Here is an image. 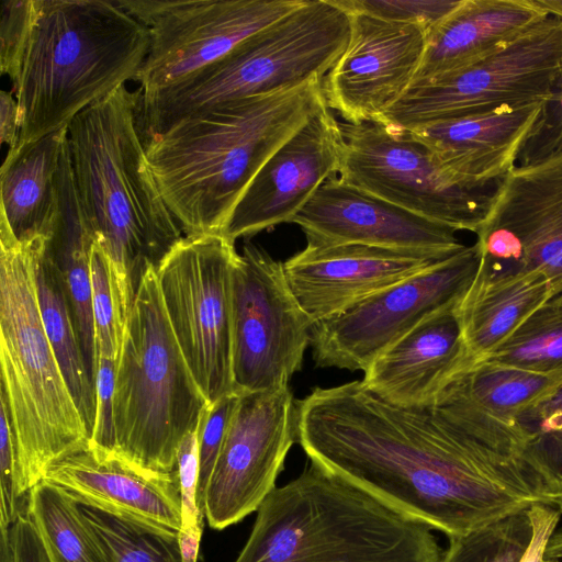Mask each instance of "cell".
I'll return each instance as SVG.
<instances>
[{
    "label": "cell",
    "mask_w": 562,
    "mask_h": 562,
    "mask_svg": "<svg viewBox=\"0 0 562 562\" xmlns=\"http://www.w3.org/2000/svg\"><path fill=\"white\" fill-rule=\"evenodd\" d=\"M297 406L308 460L449 538L550 505L517 423L452 380L432 407L391 404L360 380L315 387Z\"/></svg>",
    "instance_id": "6da1fadb"
},
{
    "label": "cell",
    "mask_w": 562,
    "mask_h": 562,
    "mask_svg": "<svg viewBox=\"0 0 562 562\" xmlns=\"http://www.w3.org/2000/svg\"><path fill=\"white\" fill-rule=\"evenodd\" d=\"M232 294L235 392L289 385L302 369L313 323L288 284L283 262L246 243L233 268Z\"/></svg>",
    "instance_id": "4fadbf2b"
},
{
    "label": "cell",
    "mask_w": 562,
    "mask_h": 562,
    "mask_svg": "<svg viewBox=\"0 0 562 562\" xmlns=\"http://www.w3.org/2000/svg\"><path fill=\"white\" fill-rule=\"evenodd\" d=\"M16 445L5 400L0 394V522L11 526L26 508L18 487ZM27 497V496H26Z\"/></svg>",
    "instance_id": "74e56055"
},
{
    "label": "cell",
    "mask_w": 562,
    "mask_h": 562,
    "mask_svg": "<svg viewBox=\"0 0 562 562\" xmlns=\"http://www.w3.org/2000/svg\"><path fill=\"white\" fill-rule=\"evenodd\" d=\"M561 83L562 20L550 15L472 64L411 85L378 122L414 132L505 104H551Z\"/></svg>",
    "instance_id": "9c48e42d"
},
{
    "label": "cell",
    "mask_w": 562,
    "mask_h": 562,
    "mask_svg": "<svg viewBox=\"0 0 562 562\" xmlns=\"http://www.w3.org/2000/svg\"><path fill=\"white\" fill-rule=\"evenodd\" d=\"M549 16L537 0H462L428 34L412 85L472 64Z\"/></svg>",
    "instance_id": "cb8c5ba5"
},
{
    "label": "cell",
    "mask_w": 562,
    "mask_h": 562,
    "mask_svg": "<svg viewBox=\"0 0 562 562\" xmlns=\"http://www.w3.org/2000/svg\"><path fill=\"white\" fill-rule=\"evenodd\" d=\"M137 105L138 89L123 85L68 126L82 213L112 262L126 317L147 269L184 236L147 165Z\"/></svg>",
    "instance_id": "3957f363"
},
{
    "label": "cell",
    "mask_w": 562,
    "mask_h": 562,
    "mask_svg": "<svg viewBox=\"0 0 562 562\" xmlns=\"http://www.w3.org/2000/svg\"><path fill=\"white\" fill-rule=\"evenodd\" d=\"M350 15L336 0H304L223 58L158 91L138 90L144 143L220 105L325 77L344 53Z\"/></svg>",
    "instance_id": "52a82bcc"
},
{
    "label": "cell",
    "mask_w": 562,
    "mask_h": 562,
    "mask_svg": "<svg viewBox=\"0 0 562 562\" xmlns=\"http://www.w3.org/2000/svg\"><path fill=\"white\" fill-rule=\"evenodd\" d=\"M546 562H562V559H546Z\"/></svg>",
    "instance_id": "7dc6e473"
},
{
    "label": "cell",
    "mask_w": 562,
    "mask_h": 562,
    "mask_svg": "<svg viewBox=\"0 0 562 562\" xmlns=\"http://www.w3.org/2000/svg\"><path fill=\"white\" fill-rule=\"evenodd\" d=\"M110 562H182L179 531L80 504Z\"/></svg>",
    "instance_id": "f546056e"
},
{
    "label": "cell",
    "mask_w": 562,
    "mask_h": 562,
    "mask_svg": "<svg viewBox=\"0 0 562 562\" xmlns=\"http://www.w3.org/2000/svg\"><path fill=\"white\" fill-rule=\"evenodd\" d=\"M476 244L474 283L541 273L562 292V149L516 166L497 184Z\"/></svg>",
    "instance_id": "9a60e30c"
},
{
    "label": "cell",
    "mask_w": 562,
    "mask_h": 562,
    "mask_svg": "<svg viewBox=\"0 0 562 562\" xmlns=\"http://www.w3.org/2000/svg\"><path fill=\"white\" fill-rule=\"evenodd\" d=\"M348 13V44L323 79L326 103L345 123L378 122L414 81L428 32L416 24Z\"/></svg>",
    "instance_id": "e0dca14e"
},
{
    "label": "cell",
    "mask_w": 562,
    "mask_h": 562,
    "mask_svg": "<svg viewBox=\"0 0 562 562\" xmlns=\"http://www.w3.org/2000/svg\"><path fill=\"white\" fill-rule=\"evenodd\" d=\"M292 223L310 246L346 244L454 255L457 231L344 181H325Z\"/></svg>",
    "instance_id": "d6986e66"
},
{
    "label": "cell",
    "mask_w": 562,
    "mask_h": 562,
    "mask_svg": "<svg viewBox=\"0 0 562 562\" xmlns=\"http://www.w3.org/2000/svg\"><path fill=\"white\" fill-rule=\"evenodd\" d=\"M240 398L234 393L207 406L199 424V479L196 503L205 517V492L225 434Z\"/></svg>",
    "instance_id": "d590c367"
},
{
    "label": "cell",
    "mask_w": 562,
    "mask_h": 562,
    "mask_svg": "<svg viewBox=\"0 0 562 562\" xmlns=\"http://www.w3.org/2000/svg\"><path fill=\"white\" fill-rule=\"evenodd\" d=\"M345 10L367 13L382 20L416 24L428 34L462 0H336Z\"/></svg>",
    "instance_id": "e575fe53"
},
{
    "label": "cell",
    "mask_w": 562,
    "mask_h": 562,
    "mask_svg": "<svg viewBox=\"0 0 562 562\" xmlns=\"http://www.w3.org/2000/svg\"><path fill=\"white\" fill-rule=\"evenodd\" d=\"M527 513L531 524V539L519 562H546V550L562 513L547 504L532 505Z\"/></svg>",
    "instance_id": "60d3db41"
},
{
    "label": "cell",
    "mask_w": 562,
    "mask_h": 562,
    "mask_svg": "<svg viewBox=\"0 0 562 562\" xmlns=\"http://www.w3.org/2000/svg\"><path fill=\"white\" fill-rule=\"evenodd\" d=\"M451 256L357 244L306 245L283 269L294 297L315 324Z\"/></svg>",
    "instance_id": "ffe728a7"
},
{
    "label": "cell",
    "mask_w": 562,
    "mask_h": 562,
    "mask_svg": "<svg viewBox=\"0 0 562 562\" xmlns=\"http://www.w3.org/2000/svg\"><path fill=\"white\" fill-rule=\"evenodd\" d=\"M148 48L147 29L119 0H34L29 38L11 82L21 115L14 149L68 126L85 109L134 80Z\"/></svg>",
    "instance_id": "277c9868"
},
{
    "label": "cell",
    "mask_w": 562,
    "mask_h": 562,
    "mask_svg": "<svg viewBox=\"0 0 562 562\" xmlns=\"http://www.w3.org/2000/svg\"><path fill=\"white\" fill-rule=\"evenodd\" d=\"M476 406L505 422L516 423L562 385V371L540 373L492 362H476L454 378Z\"/></svg>",
    "instance_id": "83f0119b"
},
{
    "label": "cell",
    "mask_w": 562,
    "mask_h": 562,
    "mask_svg": "<svg viewBox=\"0 0 562 562\" xmlns=\"http://www.w3.org/2000/svg\"><path fill=\"white\" fill-rule=\"evenodd\" d=\"M15 562H52L45 542L27 509L11 525Z\"/></svg>",
    "instance_id": "b9f144b4"
},
{
    "label": "cell",
    "mask_w": 562,
    "mask_h": 562,
    "mask_svg": "<svg viewBox=\"0 0 562 562\" xmlns=\"http://www.w3.org/2000/svg\"><path fill=\"white\" fill-rule=\"evenodd\" d=\"M549 105L544 101L505 104L412 133L453 179L486 187L516 167L519 154L544 127Z\"/></svg>",
    "instance_id": "44dd1931"
},
{
    "label": "cell",
    "mask_w": 562,
    "mask_h": 562,
    "mask_svg": "<svg viewBox=\"0 0 562 562\" xmlns=\"http://www.w3.org/2000/svg\"><path fill=\"white\" fill-rule=\"evenodd\" d=\"M148 31L135 77L149 93L175 86L231 53L304 0H119Z\"/></svg>",
    "instance_id": "5bb4252c"
},
{
    "label": "cell",
    "mask_w": 562,
    "mask_h": 562,
    "mask_svg": "<svg viewBox=\"0 0 562 562\" xmlns=\"http://www.w3.org/2000/svg\"><path fill=\"white\" fill-rule=\"evenodd\" d=\"M341 123L325 106L263 164L221 233L232 241L292 223L321 186L339 175Z\"/></svg>",
    "instance_id": "ac0fdd59"
},
{
    "label": "cell",
    "mask_w": 562,
    "mask_h": 562,
    "mask_svg": "<svg viewBox=\"0 0 562 562\" xmlns=\"http://www.w3.org/2000/svg\"><path fill=\"white\" fill-rule=\"evenodd\" d=\"M339 177L415 214L477 233L498 183L463 184L448 175L412 132L380 122L341 123Z\"/></svg>",
    "instance_id": "8fae6325"
},
{
    "label": "cell",
    "mask_w": 562,
    "mask_h": 562,
    "mask_svg": "<svg viewBox=\"0 0 562 562\" xmlns=\"http://www.w3.org/2000/svg\"><path fill=\"white\" fill-rule=\"evenodd\" d=\"M531 539L527 510L449 538L441 562H519Z\"/></svg>",
    "instance_id": "d6a6232c"
},
{
    "label": "cell",
    "mask_w": 562,
    "mask_h": 562,
    "mask_svg": "<svg viewBox=\"0 0 562 562\" xmlns=\"http://www.w3.org/2000/svg\"><path fill=\"white\" fill-rule=\"evenodd\" d=\"M90 276L98 358L117 360L126 315L112 262L95 240L90 252Z\"/></svg>",
    "instance_id": "836d02e7"
},
{
    "label": "cell",
    "mask_w": 562,
    "mask_h": 562,
    "mask_svg": "<svg viewBox=\"0 0 562 562\" xmlns=\"http://www.w3.org/2000/svg\"><path fill=\"white\" fill-rule=\"evenodd\" d=\"M555 291L541 273L474 283L459 305L463 336L472 364L496 349Z\"/></svg>",
    "instance_id": "484cf974"
},
{
    "label": "cell",
    "mask_w": 562,
    "mask_h": 562,
    "mask_svg": "<svg viewBox=\"0 0 562 562\" xmlns=\"http://www.w3.org/2000/svg\"><path fill=\"white\" fill-rule=\"evenodd\" d=\"M323 79L220 105L144 143L149 170L184 236L223 232L263 164L327 106Z\"/></svg>",
    "instance_id": "7a4b0ae2"
},
{
    "label": "cell",
    "mask_w": 562,
    "mask_h": 562,
    "mask_svg": "<svg viewBox=\"0 0 562 562\" xmlns=\"http://www.w3.org/2000/svg\"><path fill=\"white\" fill-rule=\"evenodd\" d=\"M553 108H558V111L560 112L558 124L555 125L554 132L555 134L551 138V140L548 144L547 149L539 156H544L548 153L562 149V83L560 86V89L553 100V102L549 105ZM537 157V158H539ZM536 159V158H535Z\"/></svg>",
    "instance_id": "ee69618b"
},
{
    "label": "cell",
    "mask_w": 562,
    "mask_h": 562,
    "mask_svg": "<svg viewBox=\"0 0 562 562\" xmlns=\"http://www.w3.org/2000/svg\"><path fill=\"white\" fill-rule=\"evenodd\" d=\"M557 508L562 513V499L558 503Z\"/></svg>",
    "instance_id": "c3c4849f"
},
{
    "label": "cell",
    "mask_w": 562,
    "mask_h": 562,
    "mask_svg": "<svg viewBox=\"0 0 562 562\" xmlns=\"http://www.w3.org/2000/svg\"><path fill=\"white\" fill-rule=\"evenodd\" d=\"M176 469L179 476L182 506V528L180 531L202 535L205 517L201 515L196 503L199 425L182 440L178 450Z\"/></svg>",
    "instance_id": "f35d334b"
},
{
    "label": "cell",
    "mask_w": 562,
    "mask_h": 562,
    "mask_svg": "<svg viewBox=\"0 0 562 562\" xmlns=\"http://www.w3.org/2000/svg\"><path fill=\"white\" fill-rule=\"evenodd\" d=\"M46 243L21 244L0 224V394L13 427L22 498L55 463L88 449L91 438L42 322L36 268Z\"/></svg>",
    "instance_id": "8992f818"
},
{
    "label": "cell",
    "mask_w": 562,
    "mask_h": 562,
    "mask_svg": "<svg viewBox=\"0 0 562 562\" xmlns=\"http://www.w3.org/2000/svg\"><path fill=\"white\" fill-rule=\"evenodd\" d=\"M207 406L169 323L151 266L126 317L116 362L111 454L142 470L172 472L182 440Z\"/></svg>",
    "instance_id": "ba28073f"
},
{
    "label": "cell",
    "mask_w": 562,
    "mask_h": 562,
    "mask_svg": "<svg viewBox=\"0 0 562 562\" xmlns=\"http://www.w3.org/2000/svg\"><path fill=\"white\" fill-rule=\"evenodd\" d=\"M34 0H3L0 21V70L15 79L26 46Z\"/></svg>",
    "instance_id": "8d00e7d4"
},
{
    "label": "cell",
    "mask_w": 562,
    "mask_h": 562,
    "mask_svg": "<svg viewBox=\"0 0 562 562\" xmlns=\"http://www.w3.org/2000/svg\"><path fill=\"white\" fill-rule=\"evenodd\" d=\"M26 509L52 562H110L79 503L59 486L45 480L38 482L27 493Z\"/></svg>",
    "instance_id": "f1b7e54d"
},
{
    "label": "cell",
    "mask_w": 562,
    "mask_h": 562,
    "mask_svg": "<svg viewBox=\"0 0 562 562\" xmlns=\"http://www.w3.org/2000/svg\"><path fill=\"white\" fill-rule=\"evenodd\" d=\"M43 480L59 486L80 504L161 528H182L177 469L142 470L89 447L55 463Z\"/></svg>",
    "instance_id": "603a6c76"
},
{
    "label": "cell",
    "mask_w": 562,
    "mask_h": 562,
    "mask_svg": "<svg viewBox=\"0 0 562 562\" xmlns=\"http://www.w3.org/2000/svg\"><path fill=\"white\" fill-rule=\"evenodd\" d=\"M546 559H562V529L554 531L551 536L546 550Z\"/></svg>",
    "instance_id": "f6af8a7d"
},
{
    "label": "cell",
    "mask_w": 562,
    "mask_h": 562,
    "mask_svg": "<svg viewBox=\"0 0 562 562\" xmlns=\"http://www.w3.org/2000/svg\"><path fill=\"white\" fill-rule=\"evenodd\" d=\"M238 252L222 234L183 236L156 267L169 323L213 405L234 394L232 276Z\"/></svg>",
    "instance_id": "30bf717a"
},
{
    "label": "cell",
    "mask_w": 562,
    "mask_h": 562,
    "mask_svg": "<svg viewBox=\"0 0 562 562\" xmlns=\"http://www.w3.org/2000/svg\"><path fill=\"white\" fill-rule=\"evenodd\" d=\"M117 360L98 358L95 375V420L90 447L111 454L114 450V389Z\"/></svg>",
    "instance_id": "ab89813d"
},
{
    "label": "cell",
    "mask_w": 562,
    "mask_h": 562,
    "mask_svg": "<svg viewBox=\"0 0 562 562\" xmlns=\"http://www.w3.org/2000/svg\"><path fill=\"white\" fill-rule=\"evenodd\" d=\"M235 562H441L434 530L310 461L256 512Z\"/></svg>",
    "instance_id": "5b68a950"
},
{
    "label": "cell",
    "mask_w": 562,
    "mask_h": 562,
    "mask_svg": "<svg viewBox=\"0 0 562 562\" xmlns=\"http://www.w3.org/2000/svg\"><path fill=\"white\" fill-rule=\"evenodd\" d=\"M36 284L47 338L91 437L95 420V387L85 362L61 272L46 245L38 256Z\"/></svg>",
    "instance_id": "4316f807"
},
{
    "label": "cell",
    "mask_w": 562,
    "mask_h": 562,
    "mask_svg": "<svg viewBox=\"0 0 562 562\" xmlns=\"http://www.w3.org/2000/svg\"><path fill=\"white\" fill-rule=\"evenodd\" d=\"M459 305L439 311L381 353L364 371V385L404 407H432L443 389L472 366Z\"/></svg>",
    "instance_id": "7402d4cb"
},
{
    "label": "cell",
    "mask_w": 562,
    "mask_h": 562,
    "mask_svg": "<svg viewBox=\"0 0 562 562\" xmlns=\"http://www.w3.org/2000/svg\"><path fill=\"white\" fill-rule=\"evenodd\" d=\"M480 267L475 243L425 271L312 325L316 367L366 371L394 342L428 316L458 305Z\"/></svg>",
    "instance_id": "7c38bea8"
},
{
    "label": "cell",
    "mask_w": 562,
    "mask_h": 562,
    "mask_svg": "<svg viewBox=\"0 0 562 562\" xmlns=\"http://www.w3.org/2000/svg\"><path fill=\"white\" fill-rule=\"evenodd\" d=\"M21 115L18 101L12 92L2 90L0 93V142L14 149L20 139Z\"/></svg>",
    "instance_id": "7bdbcfd3"
},
{
    "label": "cell",
    "mask_w": 562,
    "mask_h": 562,
    "mask_svg": "<svg viewBox=\"0 0 562 562\" xmlns=\"http://www.w3.org/2000/svg\"><path fill=\"white\" fill-rule=\"evenodd\" d=\"M68 126L8 151L2 164L0 224L21 244L48 241L55 233Z\"/></svg>",
    "instance_id": "d4e9b609"
},
{
    "label": "cell",
    "mask_w": 562,
    "mask_h": 562,
    "mask_svg": "<svg viewBox=\"0 0 562 562\" xmlns=\"http://www.w3.org/2000/svg\"><path fill=\"white\" fill-rule=\"evenodd\" d=\"M297 441L289 385L240 394L205 492V518L223 530L258 510Z\"/></svg>",
    "instance_id": "2e32d148"
},
{
    "label": "cell",
    "mask_w": 562,
    "mask_h": 562,
    "mask_svg": "<svg viewBox=\"0 0 562 562\" xmlns=\"http://www.w3.org/2000/svg\"><path fill=\"white\" fill-rule=\"evenodd\" d=\"M477 362L540 373L562 371V292L540 305L496 349Z\"/></svg>",
    "instance_id": "4dcf8cb0"
},
{
    "label": "cell",
    "mask_w": 562,
    "mask_h": 562,
    "mask_svg": "<svg viewBox=\"0 0 562 562\" xmlns=\"http://www.w3.org/2000/svg\"><path fill=\"white\" fill-rule=\"evenodd\" d=\"M549 15L562 20V0H537Z\"/></svg>",
    "instance_id": "bcb514c9"
},
{
    "label": "cell",
    "mask_w": 562,
    "mask_h": 562,
    "mask_svg": "<svg viewBox=\"0 0 562 562\" xmlns=\"http://www.w3.org/2000/svg\"><path fill=\"white\" fill-rule=\"evenodd\" d=\"M517 425L528 441V453L551 506L562 499V385L520 415Z\"/></svg>",
    "instance_id": "1f68e13d"
}]
</instances>
